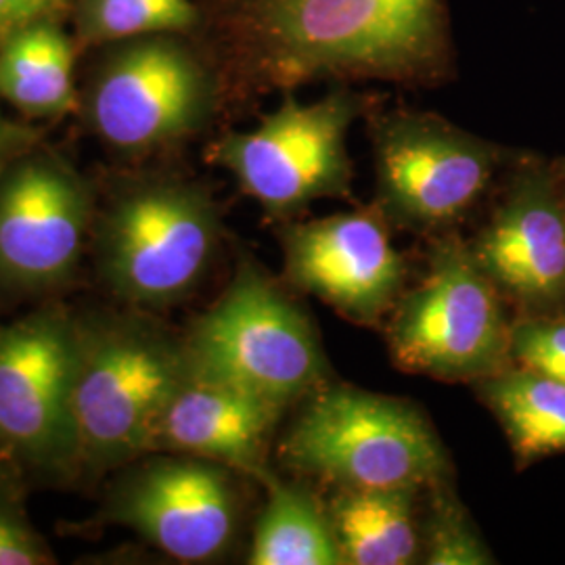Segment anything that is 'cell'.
Wrapping results in <instances>:
<instances>
[{
    "label": "cell",
    "instance_id": "obj_20",
    "mask_svg": "<svg viewBox=\"0 0 565 565\" xmlns=\"http://www.w3.org/2000/svg\"><path fill=\"white\" fill-rule=\"evenodd\" d=\"M202 9L193 0H82L78 25L88 42L193 34Z\"/></svg>",
    "mask_w": 565,
    "mask_h": 565
},
{
    "label": "cell",
    "instance_id": "obj_5",
    "mask_svg": "<svg viewBox=\"0 0 565 565\" xmlns=\"http://www.w3.org/2000/svg\"><path fill=\"white\" fill-rule=\"evenodd\" d=\"M387 343L396 364L446 382L488 380L511 350L497 285L471 247L438 243L424 281L394 303Z\"/></svg>",
    "mask_w": 565,
    "mask_h": 565
},
{
    "label": "cell",
    "instance_id": "obj_22",
    "mask_svg": "<svg viewBox=\"0 0 565 565\" xmlns=\"http://www.w3.org/2000/svg\"><path fill=\"white\" fill-rule=\"evenodd\" d=\"M520 364L565 385V319L534 321L511 331V350Z\"/></svg>",
    "mask_w": 565,
    "mask_h": 565
},
{
    "label": "cell",
    "instance_id": "obj_24",
    "mask_svg": "<svg viewBox=\"0 0 565 565\" xmlns=\"http://www.w3.org/2000/svg\"><path fill=\"white\" fill-rule=\"evenodd\" d=\"M60 0H0V42L44 18Z\"/></svg>",
    "mask_w": 565,
    "mask_h": 565
},
{
    "label": "cell",
    "instance_id": "obj_8",
    "mask_svg": "<svg viewBox=\"0 0 565 565\" xmlns=\"http://www.w3.org/2000/svg\"><path fill=\"white\" fill-rule=\"evenodd\" d=\"M221 95L218 72L179 34L132 42L103 70L95 128L124 151H153L200 132Z\"/></svg>",
    "mask_w": 565,
    "mask_h": 565
},
{
    "label": "cell",
    "instance_id": "obj_13",
    "mask_svg": "<svg viewBox=\"0 0 565 565\" xmlns=\"http://www.w3.org/2000/svg\"><path fill=\"white\" fill-rule=\"evenodd\" d=\"M88 203L57 163H21L0 186V275L20 285L65 279L81 256Z\"/></svg>",
    "mask_w": 565,
    "mask_h": 565
},
{
    "label": "cell",
    "instance_id": "obj_7",
    "mask_svg": "<svg viewBox=\"0 0 565 565\" xmlns=\"http://www.w3.org/2000/svg\"><path fill=\"white\" fill-rule=\"evenodd\" d=\"M186 375L184 348L145 329H116L78 348L74 427L78 452L120 463L156 443L163 408Z\"/></svg>",
    "mask_w": 565,
    "mask_h": 565
},
{
    "label": "cell",
    "instance_id": "obj_14",
    "mask_svg": "<svg viewBox=\"0 0 565 565\" xmlns=\"http://www.w3.org/2000/svg\"><path fill=\"white\" fill-rule=\"evenodd\" d=\"M497 287L524 302L565 296V210L541 168H524L473 249Z\"/></svg>",
    "mask_w": 565,
    "mask_h": 565
},
{
    "label": "cell",
    "instance_id": "obj_1",
    "mask_svg": "<svg viewBox=\"0 0 565 565\" xmlns=\"http://www.w3.org/2000/svg\"><path fill=\"white\" fill-rule=\"evenodd\" d=\"M214 21L226 65L252 90L438 86L457 72L448 0H216Z\"/></svg>",
    "mask_w": 565,
    "mask_h": 565
},
{
    "label": "cell",
    "instance_id": "obj_25",
    "mask_svg": "<svg viewBox=\"0 0 565 565\" xmlns=\"http://www.w3.org/2000/svg\"><path fill=\"white\" fill-rule=\"evenodd\" d=\"M7 139H9V130L4 128V124L0 121V147L7 142Z\"/></svg>",
    "mask_w": 565,
    "mask_h": 565
},
{
    "label": "cell",
    "instance_id": "obj_9",
    "mask_svg": "<svg viewBox=\"0 0 565 565\" xmlns=\"http://www.w3.org/2000/svg\"><path fill=\"white\" fill-rule=\"evenodd\" d=\"M218 242V216L202 189L151 182L126 195L103 235V270L121 298L163 306L203 277Z\"/></svg>",
    "mask_w": 565,
    "mask_h": 565
},
{
    "label": "cell",
    "instance_id": "obj_12",
    "mask_svg": "<svg viewBox=\"0 0 565 565\" xmlns=\"http://www.w3.org/2000/svg\"><path fill=\"white\" fill-rule=\"evenodd\" d=\"M116 520L166 555L200 564L231 543L237 505L223 469L202 461H163L141 471L116 503Z\"/></svg>",
    "mask_w": 565,
    "mask_h": 565
},
{
    "label": "cell",
    "instance_id": "obj_21",
    "mask_svg": "<svg viewBox=\"0 0 565 565\" xmlns=\"http://www.w3.org/2000/svg\"><path fill=\"white\" fill-rule=\"evenodd\" d=\"M425 564L484 565L492 564L490 551L480 541L463 507L450 494L436 497L427 524Z\"/></svg>",
    "mask_w": 565,
    "mask_h": 565
},
{
    "label": "cell",
    "instance_id": "obj_10",
    "mask_svg": "<svg viewBox=\"0 0 565 565\" xmlns=\"http://www.w3.org/2000/svg\"><path fill=\"white\" fill-rule=\"evenodd\" d=\"M282 247L289 281L354 323L382 321L401 298L403 256L380 207L291 224Z\"/></svg>",
    "mask_w": 565,
    "mask_h": 565
},
{
    "label": "cell",
    "instance_id": "obj_19",
    "mask_svg": "<svg viewBox=\"0 0 565 565\" xmlns=\"http://www.w3.org/2000/svg\"><path fill=\"white\" fill-rule=\"evenodd\" d=\"M482 394L520 459L565 450V385L534 371L484 380Z\"/></svg>",
    "mask_w": 565,
    "mask_h": 565
},
{
    "label": "cell",
    "instance_id": "obj_26",
    "mask_svg": "<svg viewBox=\"0 0 565 565\" xmlns=\"http://www.w3.org/2000/svg\"><path fill=\"white\" fill-rule=\"evenodd\" d=\"M564 177H565V168H564Z\"/></svg>",
    "mask_w": 565,
    "mask_h": 565
},
{
    "label": "cell",
    "instance_id": "obj_3",
    "mask_svg": "<svg viewBox=\"0 0 565 565\" xmlns=\"http://www.w3.org/2000/svg\"><path fill=\"white\" fill-rule=\"evenodd\" d=\"M184 356L191 373L279 411L312 394L327 377L312 321L249 264L193 327Z\"/></svg>",
    "mask_w": 565,
    "mask_h": 565
},
{
    "label": "cell",
    "instance_id": "obj_4",
    "mask_svg": "<svg viewBox=\"0 0 565 565\" xmlns=\"http://www.w3.org/2000/svg\"><path fill=\"white\" fill-rule=\"evenodd\" d=\"M371 97L345 84L302 105L291 93L249 132H228L212 145V162L226 168L270 216L289 218L317 200L348 198L352 162L348 130Z\"/></svg>",
    "mask_w": 565,
    "mask_h": 565
},
{
    "label": "cell",
    "instance_id": "obj_6",
    "mask_svg": "<svg viewBox=\"0 0 565 565\" xmlns=\"http://www.w3.org/2000/svg\"><path fill=\"white\" fill-rule=\"evenodd\" d=\"M377 207L385 221L436 233L484 198L501 151L438 114L390 109L369 116Z\"/></svg>",
    "mask_w": 565,
    "mask_h": 565
},
{
    "label": "cell",
    "instance_id": "obj_15",
    "mask_svg": "<svg viewBox=\"0 0 565 565\" xmlns=\"http://www.w3.org/2000/svg\"><path fill=\"white\" fill-rule=\"evenodd\" d=\"M282 411L239 390L186 375L163 408L153 446L212 459L263 480L264 452Z\"/></svg>",
    "mask_w": 565,
    "mask_h": 565
},
{
    "label": "cell",
    "instance_id": "obj_23",
    "mask_svg": "<svg viewBox=\"0 0 565 565\" xmlns=\"http://www.w3.org/2000/svg\"><path fill=\"white\" fill-rule=\"evenodd\" d=\"M46 562L39 543L15 520L0 513V565H36Z\"/></svg>",
    "mask_w": 565,
    "mask_h": 565
},
{
    "label": "cell",
    "instance_id": "obj_16",
    "mask_svg": "<svg viewBox=\"0 0 565 565\" xmlns=\"http://www.w3.org/2000/svg\"><path fill=\"white\" fill-rule=\"evenodd\" d=\"M415 494L404 488H342L327 511L343 564H413L419 555Z\"/></svg>",
    "mask_w": 565,
    "mask_h": 565
},
{
    "label": "cell",
    "instance_id": "obj_11",
    "mask_svg": "<svg viewBox=\"0 0 565 565\" xmlns=\"http://www.w3.org/2000/svg\"><path fill=\"white\" fill-rule=\"evenodd\" d=\"M81 340L53 317L0 329V440L41 463L78 452L74 382Z\"/></svg>",
    "mask_w": 565,
    "mask_h": 565
},
{
    "label": "cell",
    "instance_id": "obj_2",
    "mask_svg": "<svg viewBox=\"0 0 565 565\" xmlns=\"http://www.w3.org/2000/svg\"><path fill=\"white\" fill-rule=\"evenodd\" d=\"M282 463L352 490L445 482L448 457L415 404L352 385H321L281 445Z\"/></svg>",
    "mask_w": 565,
    "mask_h": 565
},
{
    "label": "cell",
    "instance_id": "obj_17",
    "mask_svg": "<svg viewBox=\"0 0 565 565\" xmlns=\"http://www.w3.org/2000/svg\"><path fill=\"white\" fill-rule=\"evenodd\" d=\"M0 97L30 116L74 105V49L60 28L36 21L0 42Z\"/></svg>",
    "mask_w": 565,
    "mask_h": 565
},
{
    "label": "cell",
    "instance_id": "obj_18",
    "mask_svg": "<svg viewBox=\"0 0 565 565\" xmlns=\"http://www.w3.org/2000/svg\"><path fill=\"white\" fill-rule=\"evenodd\" d=\"M268 501L254 532L252 565H345L329 511L303 486L266 473Z\"/></svg>",
    "mask_w": 565,
    "mask_h": 565
}]
</instances>
